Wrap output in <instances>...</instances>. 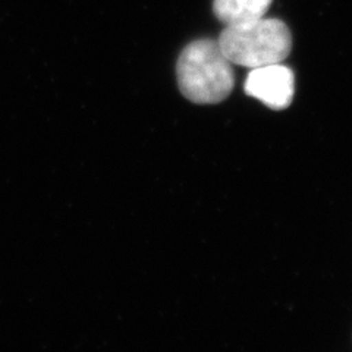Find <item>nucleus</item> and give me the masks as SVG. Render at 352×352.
<instances>
[{
	"instance_id": "7ed1b4c3",
	"label": "nucleus",
	"mask_w": 352,
	"mask_h": 352,
	"mask_svg": "<svg viewBox=\"0 0 352 352\" xmlns=\"http://www.w3.org/2000/svg\"><path fill=\"white\" fill-rule=\"evenodd\" d=\"M245 91L270 109H286L295 93L294 72L282 63L252 68L245 80Z\"/></svg>"
},
{
	"instance_id": "f257e3e1",
	"label": "nucleus",
	"mask_w": 352,
	"mask_h": 352,
	"mask_svg": "<svg viewBox=\"0 0 352 352\" xmlns=\"http://www.w3.org/2000/svg\"><path fill=\"white\" fill-rule=\"evenodd\" d=\"M176 75L181 93L198 104L223 102L232 93L235 75L230 63L214 40L190 43L179 54Z\"/></svg>"
},
{
	"instance_id": "f03ea898",
	"label": "nucleus",
	"mask_w": 352,
	"mask_h": 352,
	"mask_svg": "<svg viewBox=\"0 0 352 352\" xmlns=\"http://www.w3.org/2000/svg\"><path fill=\"white\" fill-rule=\"evenodd\" d=\"M217 43L230 63L252 69L282 63L291 53L292 36L285 22L263 16L248 24L225 27Z\"/></svg>"
},
{
	"instance_id": "20e7f679",
	"label": "nucleus",
	"mask_w": 352,
	"mask_h": 352,
	"mask_svg": "<svg viewBox=\"0 0 352 352\" xmlns=\"http://www.w3.org/2000/svg\"><path fill=\"white\" fill-rule=\"evenodd\" d=\"M273 0H214L213 12L225 27L242 25L266 15Z\"/></svg>"
}]
</instances>
